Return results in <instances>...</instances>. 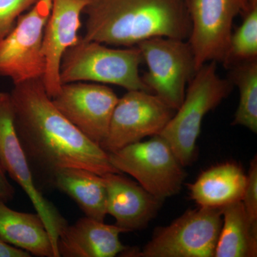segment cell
Here are the masks:
<instances>
[{"label":"cell","instance_id":"1","mask_svg":"<svg viewBox=\"0 0 257 257\" xmlns=\"http://www.w3.org/2000/svg\"><path fill=\"white\" fill-rule=\"evenodd\" d=\"M15 131L37 187H53L59 171L80 168L99 175L121 173L109 154L72 124L52 102L42 79L14 84L10 93Z\"/></svg>","mask_w":257,"mask_h":257},{"label":"cell","instance_id":"2","mask_svg":"<svg viewBox=\"0 0 257 257\" xmlns=\"http://www.w3.org/2000/svg\"><path fill=\"white\" fill-rule=\"evenodd\" d=\"M83 39L135 47L154 37L188 40L191 32L187 0H89Z\"/></svg>","mask_w":257,"mask_h":257},{"label":"cell","instance_id":"3","mask_svg":"<svg viewBox=\"0 0 257 257\" xmlns=\"http://www.w3.org/2000/svg\"><path fill=\"white\" fill-rule=\"evenodd\" d=\"M233 87L229 79L218 74L216 62L204 64L191 79L182 104L160 135L184 167L195 159L204 116L229 95Z\"/></svg>","mask_w":257,"mask_h":257},{"label":"cell","instance_id":"4","mask_svg":"<svg viewBox=\"0 0 257 257\" xmlns=\"http://www.w3.org/2000/svg\"><path fill=\"white\" fill-rule=\"evenodd\" d=\"M143 63V55L137 46L111 48L82 37L64 54L60 81L62 84L93 82L152 92L140 74Z\"/></svg>","mask_w":257,"mask_h":257},{"label":"cell","instance_id":"5","mask_svg":"<svg viewBox=\"0 0 257 257\" xmlns=\"http://www.w3.org/2000/svg\"><path fill=\"white\" fill-rule=\"evenodd\" d=\"M221 208L188 209L167 226L154 231L141 251L130 248L133 257H214L222 226Z\"/></svg>","mask_w":257,"mask_h":257},{"label":"cell","instance_id":"6","mask_svg":"<svg viewBox=\"0 0 257 257\" xmlns=\"http://www.w3.org/2000/svg\"><path fill=\"white\" fill-rule=\"evenodd\" d=\"M109 159L115 169L132 176L161 200L178 194L187 176L184 166L160 135L109 153Z\"/></svg>","mask_w":257,"mask_h":257},{"label":"cell","instance_id":"7","mask_svg":"<svg viewBox=\"0 0 257 257\" xmlns=\"http://www.w3.org/2000/svg\"><path fill=\"white\" fill-rule=\"evenodd\" d=\"M148 71L144 82L166 104L177 110L187 86L197 72L194 53L188 41L170 37H154L139 43Z\"/></svg>","mask_w":257,"mask_h":257},{"label":"cell","instance_id":"8","mask_svg":"<svg viewBox=\"0 0 257 257\" xmlns=\"http://www.w3.org/2000/svg\"><path fill=\"white\" fill-rule=\"evenodd\" d=\"M52 5V0H39L0 39V77H8L14 84L42 79L45 71L42 40Z\"/></svg>","mask_w":257,"mask_h":257},{"label":"cell","instance_id":"9","mask_svg":"<svg viewBox=\"0 0 257 257\" xmlns=\"http://www.w3.org/2000/svg\"><path fill=\"white\" fill-rule=\"evenodd\" d=\"M0 164L7 175L26 193L37 214L45 223L53 245L55 257H60L57 242L68 222L53 203L37 188L15 131L10 93L3 92H0Z\"/></svg>","mask_w":257,"mask_h":257},{"label":"cell","instance_id":"10","mask_svg":"<svg viewBox=\"0 0 257 257\" xmlns=\"http://www.w3.org/2000/svg\"><path fill=\"white\" fill-rule=\"evenodd\" d=\"M175 110L154 93L128 91L116 103L109 131L100 147L108 154L160 135Z\"/></svg>","mask_w":257,"mask_h":257},{"label":"cell","instance_id":"11","mask_svg":"<svg viewBox=\"0 0 257 257\" xmlns=\"http://www.w3.org/2000/svg\"><path fill=\"white\" fill-rule=\"evenodd\" d=\"M191 22L188 42L196 69L207 62L224 64L235 18L242 13L240 0H187Z\"/></svg>","mask_w":257,"mask_h":257},{"label":"cell","instance_id":"12","mask_svg":"<svg viewBox=\"0 0 257 257\" xmlns=\"http://www.w3.org/2000/svg\"><path fill=\"white\" fill-rule=\"evenodd\" d=\"M52 100L83 135L100 146L107 135L119 98L104 84L79 82L62 84Z\"/></svg>","mask_w":257,"mask_h":257},{"label":"cell","instance_id":"13","mask_svg":"<svg viewBox=\"0 0 257 257\" xmlns=\"http://www.w3.org/2000/svg\"><path fill=\"white\" fill-rule=\"evenodd\" d=\"M89 0H52L50 15L44 30L42 51L45 71L42 82L47 94L53 98L60 92L61 62L66 51L79 38L81 14Z\"/></svg>","mask_w":257,"mask_h":257},{"label":"cell","instance_id":"14","mask_svg":"<svg viewBox=\"0 0 257 257\" xmlns=\"http://www.w3.org/2000/svg\"><path fill=\"white\" fill-rule=\"evenodd\" d=\"M101 176L106 188V211L114 218L115 225L126 232L147 227L156 216L163 200L154 197L122 173Z\"/></svg>","mask_w":257,"mask_h":257},{"label":"cell","instance_id":"15","mask_svg":"<svg viewBox=\"0 0 257 257\" xmlns=\"http://www.w3.org/2000/svg\"><path fill=\"white\" fill-rule=\"evenodd\" d=\"M126 233L116 225L92 218H81L74 224L67 225L59 237V256L114 257L124 254L130 249L119 239Z\"/></svg>","mask_w":257,"mask_h":257},{"label":"cell","instance_id":"16","mask_svg":"<svg viewBox=\"0 0 257 257\" xmlns=\"http://www.w3.org/2000/svg\"><path fill=\"white\" fill-rule=\"evenodd\" d=\"M247 175L233 162L214 166L204 171L189 184L190 197L199 207L223 208L242 200Z\"/></svg>","mask_w":257,"mask_h":257},{"label":"cell","instance_id":"17","mask_svg":"<svg viewBox=\"0 0 257 257\" xmlns=\"http://www.w3.org/2000/svg\"><path fill=\"white\" fill-rule=\"evenodd\" d=\"M0 239L40 257H55L50 234L41 216L13 210L0 201Z\"/></svg>","mask_w":257,"mask_h":257},{"label":"cell","instance_id":"18","mask_svg":"<svg viewBox=\"0 0 257 257\" xmlns=\"http://www.w3.org/2000/svg\"><path fill=\"white\" fill-rule=\"evenodd\" d=\"M53 187L72 198L85 216L104 221L107 211L102 176L84 169H62L56 174Z\"/></svg>","mask_w":257,"mask_h":257},{"label":"cell","instance_id":"19","mask_svg":"<svg viewBox=\"0 0 257 257\" xmlns=\"http://www.w3.org/2000/svg\"><path fill=\"white\" fill-rule=\"evenodd\" d=\"M222 209V226L214 257H256L257 227L248 220L241 201Z\"/></svg>","mask_w":257,"mask_h":257},{"label":"cell","instance_id":"20","mask_svg":"<svg viewBox=\"0 0 257 257\" xmlns=\"http://www.w3.org/2000/svg\"><path fill=\"white\" fill-rule=\"evenodd\" d=\"M229 79L237 86L239 101L232 125H239L257 133V60L229 66Z\"/></svg>","mask_w":257,"mask_h":257},{"label":"cell","instance_id":"21","mask_svg":"<svg viewBox=\"0 0 257 257\" xmlns=\"http://www.w3.org/2000/svg\"><path fill=\"white\" fill-rule=\"evenodd\" d=\"M241 25L232 32L224 66L257 60V7L243 14Z\"/></svg>","mask_w":257,"mask_h":257},{"label":"cell","instance_id":"22","mask_svg":"<svg viewBox=\"0 0 257 257\" xmlns=\"http://www.w3.org/2000/svg\"><path fill=\"white\" fill-rule=\"evenodd\" d=\"M39 0H0V39L14 28L18 18Z\"/></svg>","mask_w":257,"mask_h":257},{"label":"cell","instance_id":"23","mask_svg":"<svg viewBox=\"0 0 257 257\" xmlns=\"http://www.w3.org/2000/svg\"><path fill=\"white\" fill-rule=\"evenodd\" d=\"M246 189L242 200L243 207L250 223L257 227V157L250 162Z\"/></svg>","mask_w":257,"mask_h":257},{"label":"cell","instance_id":"24","mask_svg":"<svg viewBox=\"0 0 257 257\" xmlns=\"http://www.w3.org/2000/svg\"><path fill=\"white\" fill-rule=\"evenodd\" d=\"M15 189L8 180V175L0 164V201L8 203L15 197Z\"/></svg>","mask_w":257,"mask_h":257},{"label":"cell","instance_id":"25","mask_svg":"<svg viewBox=\"0 0 257 257\" xmlns=\"http://www.w3.org/2000/svg\"><path fill=\"white\" fill-rule=\"evenodd\" d=\"M28 251L11 246L0 239V257H30Z\"/></svg>","mask_w":257,"mask_h":257},{"label":"cell","instance_id":"26","mask_svg":"<svg viewBox=\"0 0 257 257\" xmlns=\"http://www.w3.org/2000/svg\"><path fill=\"white\" fill-rule=\"evenodd\" d=\"M243 7L242 13H247L250 10L257 7V0H240Z\"/></svg>","mask_w":257,"mask_h":257}]
</instances>
